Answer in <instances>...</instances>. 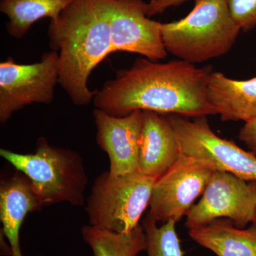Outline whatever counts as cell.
Wrapping results in <instances>:
<instances>
[{
    "instance_id": "cell-1",
    "label": "cell",
    "mask_w": 256,
    "mask_h": 256,
    "mask_svg": "<svg viewBox=\"0 0 256 256\" xmlns=\"http://www.w3.org/2000/svg\"><path fill=\"white\" fill-rule=\"evenodd\" d=\"M210 67L198 68L185 60L159 63L138 58L119 70L94 96L96 108L116 117L134 110L188 117H206L218 112L208 98Z\"/></svg>"
},
{
    "instance_id": "cell-2",
    "label": "cell",
    "mask_w": 256,
    "mask_h": 256,
    "mask_svg": "<svg viewBox=\"0 0 256 256\" xmlns=\"http://www.w3.org/2000/svg\"><path fill=\"white\" fill-rule=\"evenodd\" d=\"M110 2L74 0L48 26L50 48L60 56L58 84L74 105L94 101L89 77L112 53Z\"/></svg>"
},
{
    "instance_id": "cell-3",
    "label": "cell",
    "mask_w": 256,
    "mask_h": 256,
    "mask_svg": "<svg viewBox=\"0 0 256 256\" xmlns=\"http://www.w3.org/2000/svg\"><path fill=\"white\" fill-rule=\"evenodd\" d=\"M240 30L225 0H195L188 16L161 23L166 52L193 64L226 54Z\"/></svg>"
},
{
    "instance_id": "cell-4",
    "label": "cell",
    "mask_w": 256,
    "mask_h": 256,
    "mask_svg": "<svg viewBox=\"0 0 256 256\" xmlns=\"http://www.w3.org/2000/svg\"><path fill=\"white\" fill-rule=\"evenodd\" d=\"M0 156L28 176L44 206L63 202L76 206L85 204L88 178L84 160L76 152L50 146L40 137L34 153L1 149Z\"/></svg>"
},
{
    "instance_id": "cell-5",
    "label": "cell",
    "mask_w": 256,
    "mask_h": 256,
    "mask_svg": "<svg viewBox=\"0 0 256 256\" xmlns=\"http://www.w3.org/2000/svg\"><path fill=\"white\" fill-rule=\"evenodd\" d=\"M156 181L138 172L118 176L109 171L99 175L86 206L90 225L117 233L132 232L150 205Z\"/></svg>"
},
{
    "instance_id": "cell-6",
    "label": "cell",
    "mask_w": 256,
    "mask_h": 256,
    "mask_svg": "<svg viewBox=\"0 0 256 256\" xmlns=\"http://www.w3.org/2000/svg\"><path fill=\"white\" fill-rule=\"evenodd\" d=\"M180 146L182 156L206 164L216 171L230 173L246 180H256V156L218 137L206 117L194 120L178 114L168 116Z\"/></svg>"
},
{
    "instance_id": "cell-7",
    "label": "cell",
    "mask_w": 256,
    "mask_h": 256,
    "mask_svg": "<svg viewBox=\"0 0 256 256\" xmlns=\"http://www.w3.org/2000/svg\"><path fill=\"white\" fill-rule=\"evenodd\" d=\"M58 52L52 50L32 64H16L12 58L0 64V124L4 126L16 111L32 104H50L58 82Z\"/></svg>"
},
{
    "instance_id": "cell-8",
    "label": "cell",
    "mask_w": 256,
    "mask_h": 256,
    "mask_svg": "<svg viewBox=\"0 0 256 256\" xmlns=\"http://www.w3.org/2000/svg\"><path fill=\"white\" fill-rule=\"evenodd\" d=\"M186 216L185 226L190 230L222 218L238 228H245L256 218V180L246 181L215 170L201 200Z\"/></svg>"
},
{
    "instance_id": "cell-9",
    "label": "cell",
    "mask_w": 256,
    "mask_h": 256,
    "mask_svg": "<svg viewBox=\"0 0 256 256\" xmlns=\"http://www.w3.org/2000/svg\"><path fill=\"white\" fill-rule=\"evenodd\" d=\"M215 170L200 162L182 156L153 185L150 213L158 222H178L203 194Z\"/></svg>"
},
{
    "instance_id": "cell-10",
    "label": "cell",
    "mask_w": 256,
    "mask_h": 256,
    "mask_svg": "<svg viewBox=\"0 0 256 256\" xmlns=\"http://www.w3.org/2000/svg\"><path fill=\"white\" fill-rule=\"evenodd\" d=\"M142 0H111L112 53L138 54L158 62L168 55L161 33V22L150 18Z\"/></svg>"
},
{
    "instance_id": "cell-11",
    "label": "cell",
    "mask_w": 256,
    "mask_h": 256,
    "mask_svg": "<svg viewBox=\"0 0 256 256\" xmlns=\"http://www.w3.org/2000/svg\"><path fill=\"white\" fill-rule=\"evenodd\" d=\"M97 128V144L107 153L110 174L122 176L137 172L142 110L116 117L96 108L92 112Z\"/></svg>"
},
{
    "instance_id": "cell-12",
    "label": "cell",
    "mask_w": 256,
    "mask_h": 256,
    "mask_svg": "<svg viewBox=\"0 0 256 256\" xmlns=\"http://www.w3.org/2000/svg\"><path fill=\"white\" fill-rule=\"evenodd\" d=\"M180 156V144L168 116L142 110L138 172L156 180L170 169Z\"/></svg>"
},
{
    "instance_id": "cell-13",
    "label": "cell",
    "mask_w": 256,
    "mask_h": 256,
    "mask_svg": "<svg viewBox=\"0 0 256 256\" xmlns=\"http://www.w3.org/2000/svg\"><path fill=\"white\" fill-rule=\"evenodd\" d=\"M44 206L26 175L18 173L1 184L0 220L2 233L8 239L12 256H24L20 246V230L26 215L40 212Z\"/></svg>"
},
{
    "instance_id": "cell-14",
    "label": "cell",
    "mask_w": 256,
    "mask_h": 256,
    "mask_svg": "<svg viewBox=\"0 0 256 256\" xmlns=\"http://www.w3.org/2000/svg\"><path fill=\"white\" fill-rule=\"evenodd\" d=\"M208 98L222 120L246 122L256 118V78L234 80L220 72H212Z\"/></svg>"
},
{
    "instance_id": "cell-15",
    "label": "cell",
    "mask_w": 256,
    "mask_h": 256,
    "mask_svg": "<svg viewBox=\"0 0 256 256\" xmlns=\"http://www.w3.org/2000/svg\"><path fill=\"white\" fill-rule=\"evenodd\" d=\"M188 235L217 256H256V226L238 228L229 220H216L200 228L190 229Z\"/></svg>"
},
{
    "instance_id": "cell-16",
    "label": "cell",
    "mask_w": 256,
    "mask_h": 256,
    "mask_svg": "<svg viewBox=\"0 0 256 256\" xmlns=\"http://www.w3.org/2000/svg\"><path fill=\"white\" fill-rule=\"evenodd\" d=\"M74 0H2L0 11L8 18L6 31L21 40L32 25L42 18L56 20Z\"/></svg>"
},
{
    "instance_id": "cell-17",
    "label": "cell",
    "mask_w": 256,
    "mask_h": 256,
    "mask_svg": "<svg viewBox=\"0 0 256 256\" xmlns=\"http://www.w3.org/2000/svg\"><path fill=\"white\" fill-rule=\"evenodd\" d=\"M82 234L94 256H137L146 250V235L140 226L130 233H117L89 224L82 227Z\"/></svg>"
},
{
    "instance_id": "cell-18",
    "label": "cell",
    "mask_w": 256,
    "mask_h": 256,
    "mask_svg": "<svg viewBox=\"0 0 256 256\" xmlns=\"http://www.w3.org/2000/svg\"><path fill=\"white\" fill-rule=\"evenodd\" d=\"M150 213L143 222L146 235V250L148 256H183L174 220H170L161 226Z\"/></svg>"
},
{
    "instance_id": "cell-19",
    "label": "cell",
    "mask_w": 256,
    "mask_h": 256,
    "mask_svg": "<svg viewBox=\"0 0 256 256\" xmlns=\"http://www.w3.org/2000/svg\"><path fill=\"white\" fill-rule=\"evenodd\" d=\"M234 20L240 30L249 31L256 26V0H225Z\"/></svg>"
},
{
    "instance_id": "cell-20",
    "label": "cell",
    "mask_w": 256,
    "mask_h": 256,
    "mask_svg": "<svg viewBox=\"0 0 256 256\" xmlns=\"http://www.w3.org/2000/svg\"><path fill=\"white\" fill-rule=\"evenodd\" d=\"M239 138L256 156V118L245 122L244 127L240 129Z\"/></svg>"
},
{
    "instance_id": "cell-21",
    "label": "cell",
    "mask_w": 256,
    "mask_h": 256,
    "mask_svg": "<svg viewBox=\"0 0 256 256\" xmlns=\"http://www.w3.org/2000/svg\"><path fill=\"white\" fill-rule=\"evenodd\" d=\"M188 0H151L146 4V14L149 18L162 13L172 6L183 4Z\"/></svg>"
},
{
    "instance_id": "cell-22",
    "label": "cell",
    "mask_w": 256,
    "mask_h": 256,
    "mask_svg": "<svg viewBox=\"0 0 256 256\" xmlns=\"http://www.w3.org/2000/svg\"><path fill=\"white\" fill-rule=\"evenodd\" d=\"M254 225H256V218L255 222H254Z\"/></svg>"
}]
</instances>
